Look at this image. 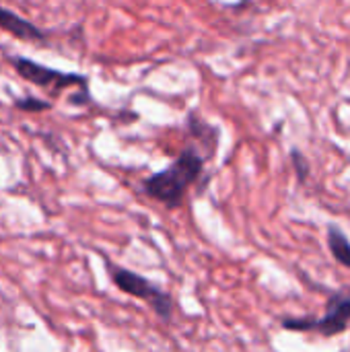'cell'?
<instances>
[{"label": "cell", "instance_id": "5b68a950", "mask_svg": "<svg viewBox=\"0 0 350 352\" xmlns=\"http://www.w3.org/2000/svg\"><path fill=\"white\" fill-rule=\"evenodd\" d=\"M0 29L21 41H31V43H47L50 41L47 29L37 27L35 23H31L29 19L21 16L19 12H14L6 6H0Z\"/></svg>", "mask_w": 350, "mask_h": 352}, {"label": "cell", "instance_id": "8992f818", "mask_svg": "<svg viewBox=\"0 0 350 352\" xmlns=\"http://www.w3.org/2000/svg\"><path fill=\"white\" fill-rule=\"evenodd\" d=\"M186 126H188V132L200 140V144L206 146V153L208 157L215 155V148H217V142H219V130L210 124H206L196 111H190L188 118H186Z\"/></svg>", "mask_w": 350, "mask_h": 352}, {"label": "cell", "instance_id": "ba28073f", "mask_svg": "<svg viewBox=\"0 0 350 352\" xmlns=\"http://www.w3.org/2000/svg\"><path fill=\"white\" fill-rule=\"evenodd\" d=\"M17 109L21 111H27V113H41V111H47L52 107L50 101L45 99H39V97H33V95H27V97H21V99H14L12 101Z\"/></svg>", "mask_w": 350, "mask_h": 352}, {"label": "cell", "instance_id": "9c48e42d", "mask_svg": "<svg viewBox=\"0 0 350 352\" xmlns=\"http://www.w3.org/2000/svg\"><path fill=\"white\" fill-rule=\"evenodd\" d=\"M291 159H293V163H295V169H297V175H299V179L303 182V179L307 177V173H309L307 161L303 159V155H301L299 151H293V153H291Z\"/></svg>", "mask_w": 350, "mask_h": 352}, {"label": "cell", "instance_id": "52a82bcc", "mask_svg": "<svg viewBox=\"0 0 350 352\" xmlns=\"http://www.w3.org/2000/svg\"><path fill=\"white\" fill-rule=\"evenodd\" d=\"M328 248L334 256V260L344 266L350 268V239L344 235V231L336 225H330L328 227Z\"/></svg>", "mask_w": 350, "mask_h": 352}, {"label": "cell", "instance_id": "277c9868", "mask_svg": "<svg viewBox=\"0 0 350 352\" xmlns=\"http://www.w3.org/2000/svg\"><path fill=\"white\" fill-rule=\"evenodd\" d=\"M107 272H109L113 285L122 293H126L130 297H136V299L149 303L163 322H169L171 320L173 303H171V297L165 291H161L159 287H155L144 276L134 274V272H130V270H126L122 266H116V264H107Z\"/></svg>", "mask_w": 350, "mask_h": 352}, {"label": "cell", "instance_id": "3957f363", "mask_svg": "<svg viewBox=\"0 0 350 352\" xmlns=\"http://www.w3.org/2000/svg\"><path fill=\"white\" fill-rule=\"evenodd\" d=\"M8 62L21 78H25L27 82H31L35 87L50 89L54 95H60L66 89H80V91L89 93V76H85V74L56 70V68H50L41 62L27 58V56H8Z\"/></svg>", "mask_w": 350, "mask_h": 352}, {"label": "cell", "instance_id": "7a4b0ae2", "mask_svg": "<svg viewBox=\"0 0 350 352\" xmlns=\"http://www.w3.org/2000/svg\"><path fill=\"white\" fill-rule=\"evenodd\" d=\"M350 324V287L332 293L326 301V314L322 318H283L281 326L293 332H316L320 336H338Z\"/></svg>", "mask_w": 350, "mask_h": 352}, {"label": "cell", "instance_id": "6da1fadb", "mask_svg": "<svg viewBox=\"0 0 350 352\" xmlns=\"http://www.w3.org/2000/svg\"><path fill=\"white\" fill-rule=\"evenodd\" d=\"M204 163L206 157L196 146H186L169 167L142 179V192L169 210H175L182 206L188 190L202 177Z\"/></svg>", "mask_w": 350, "mask_h": 352}]
</instances>
